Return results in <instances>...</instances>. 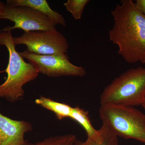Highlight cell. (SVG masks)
<instances>
[{
    "instance_id": "cell-11",
    "label": "cell",
    "mask_w": 145,
    "mask_h": 145,
    "mask_svg": "<svg viewBox=\"0 0 145 145\" xmlns=\"http://www.w3.org/2000/svg\"><path fill=\"white\" fill-rule=\"evenodd\" d=\"M35 103L52 111L59 120L69 118L72 107L68 104L53 101L50 98L40 96L35 101Z\"/></svg>"
},
{
    "instance_id": "cell-6",
    "label": "cell",
    "mask_w": 145,
    "mask_h": 145,
    "mask_svg": "<svg viewBox=\"0 0 145 145\" xmlns=\"http://www.w3.org/2000/svg\"><path fill=\"white\" fill-rule=\"evenodd\" d=\"M13 40L16 45H25L27 51L40 55L66 54L68 50L67 40L57 29L24 32Z\"/></svg>"
},
{
    "instance_id": "cell-2",
    "label": "cell",
    "mask_w": 145,
    "mask_h": 145,
    "mask_svg": "<svg viewBox=\"0 0 145 145\" xmlns=\"http://www.w3.org/2000/svg\"><path fill=\"white\" fill-rule=\"evenodd\" d=\"M0 45L5 47L8 54L7 67L0 71V73L7 74L5 81L0 85V98L14 103L22 99L25 93L24 86L35 80L39 73L16 50L11 31L0 32Z\"/></svg>"
},
{
    "instance_id": "cell-9",
    "label": "cell",
    "mask_w": 145,
    "mask_h": 145,
    "mask_svg": "<svg viewBox=\"0 0 145 145\" xmlns=\"http://www.w3.org/2000/svg\"><path fill=\"white\" fill-rule=\"evenodd\" d=\"M6 4L11 6L24 7L33 8L47 16L56 25L66 26L64 16L52 10L46 0H7Z\"/></svg>"
},
{
    "instance_id": "cell-14",
    "label": "cell",
    "mask_w": 145,
    "mask_h": 145,
    "mask_svg": "<svg viewBox=\"0 0 145 145\" xmlns=\"http://www.w3.org/2000/svg\"><path fill=\"white\" fill-rule=\"evenodd\" d=\"M89 0H67L63 5L75 20H80L86 5Z\"/></svg>"
},
{
    "instance_id": "cell-15",
    "label": "cell",
    "mask_w": 145,
    "mask_h": 145,
    "mask_svg": "<svg viewBox=\"0 0 145 145\" xmlns=\"http://www.w3.org/2000/svg\"><path fill=\"white\" fill-rule=\"evenodd\" d=\"M134 3L137 10L145 17V0H136Z\"/></svg>"
},
{
    "instance_id": "cell-13",
    "label": "cell",
    "mask_w": 145,
    "mask_h": 145,
    "mask_svg": "<svg viewBox=\"0 0 145 145\" xmlns=\"http://www.w3.org/2000/svg\"><path fill=\"white\" fill-rule=\"evenodd\" d=\"M77 140L74 134L52 136L36 143H27L26 145H72Z\"/></svg>"
},
{
    "instance_id": "cell-16",
    "label": "cell",
    "mask_w": 145,
    "mask_h": 145,
    "mask_svg": "<svg viewBox=\"0 0 145 145\" xmlns=\"http://www.w3.org/2000/svg\"><path fill=\"white\" fill-rule=\"evenodd\" d=\"M5 5V4L2 1H0V19H1V16L2 13H3Z\"/></svg>"
},
{
    "instance_id": "cell-1",
    "label": "cell",
    "mask_w": 145,
    "mask_h": 145,
    "mask_svg": "<svg viewBox=\"0 0 145 145\" xmlns=\"http://www.w3.org/2000/svg\"><path fill=\"white\" fill-rule=\"evenodd\" d=\"M111 15L114 24L109 39L118 47V54L128 63L145 64V17L132 0H122Z\"/></svg>"
},
{
    "instance_id": "cell-3",
    "label": "cell",
    "mask_w": 145,
    "mask_h": 145,
    "mask_svg": "<svg viewBox=\"0 0 145 145\" xmlns=\"http://www.w3.org/2000/svg\"><path fill=\"white\" fill-rule=\"evenodd\" d=\"M145 97V67L131 69L106 86L100 96L101 105H142Z\"/></svg>"
},
{
    "instance_id": "cell-12",
    "label": "cell",
    "mask_w": 145,
    "mask_h": 145,
    "mask_svg": "<svg viewBox=\"0 0 145 145\" xmlns=\"http://www.w3.org/2000/svg\"><path fill=\"white\" fill-rule=\"evenodd\" d=\"M99 130L102 137L100 141L88 138L85 141L76 140L72 145H118V136L106 125L103 123Z\"/></svg>"
},
{
    "instance_id": "cell-10",
    "label": "cell",
    "mask_w": 145,
    "mask_h": 145,
    "mask_svg": "<svg viewBox=\"0 0 145 145\" xmlns=\"http://www.w3.org/2000/svg\"><path fill=\"white\" fill-rule=\"evenodd\" d=\"M88 113V111L79 106H76L72 107L69 118L77 122L83 127L86 133L88 138L96 141H100L102 138L101 133L99 129H95L92 126Z\"/></svg>"
},
{
    "instance_id": "cell-4",
    "label": "cell",
    "mask_w": 145,
    "mask_h": 145,
    "mask_svg": "<svg viewBox=\"0 0 145 145\" xmlns=\"http://www.w3.org/2000/svg\"><path fill=\"white\" fill-rule=\"evenodd\" d=\"M99 115L117 136L145 144V114L132 106L101 105Z\"/></svg>"
},
{
    "instance_id": "cell-5",
    "label": "cell",
    "mask_w": 145,
    "mask_h": 145,
    "mask_svg": "<svg viewBox=\"0 0 145 145\" xmlns=\"http://www.w3.org/2000/svg\"><path fill=\"white\" fill-rule=\"evenodd\" d=\"M19 53L24 59L27 60L39 73L48 77H82L86 74L84 67L77 66L71 62L66 54L40 55L27 50Z\"/></svg>"
},
{
    "instance_id": "cell-8",
    "label": "cell",
    "mask_w": 145,
    "mask_h": 145,
    "mask_svg": "<svg viewBox=\"0 0 145 145\" xmlns=\"http://www.w3.org/2000/svg\"><path fill=\"white\" fill-rule=\"evenodd\" d=\"M32 129L29 122L13 120L0 112V145H26L25 134Z\"/></svg>"
},
{
    "instance_id": "cell-17",
    "label": "cell",
    "mask_w": 145,
    "mask_h": 145,
    "mask_svg": "<svg viewBox=\"0 0 145 145\" xmlns=\"http://www.w3.org/2000/svg\"><path fill=\"white\" fill-rule=\"evenodd\" d=\"M141 106L144 108V109L145 110V97L144 99V101H143L142 104V105Z\"/></svg>"
},
{
    "instance_id": "cell-7",
    "label": "cell",
    "mask_w": 145,
    "mask_h": 145,
    "mask_svg": "<svg viewBox=\"0 0 145 145\" xmlns=\"http://www.w3.org/2000/svg\"><path fill=\"white\" fill-rule=\"evenodd\" d=\"M1 19L13 22V26H7L1 31H11L20 29L24 32L55 30L56 24L47 16L36 10L24 7H13L5 4Z\"/></svg>"
}]
</instances>
